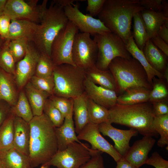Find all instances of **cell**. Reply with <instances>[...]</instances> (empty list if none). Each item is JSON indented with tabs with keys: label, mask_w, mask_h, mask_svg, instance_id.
Wrapping results in <instances>:
<instances>
[{
	"label": "cell",
	"mask_w": 168,
	"mask_h": 168,
	"mask_svg": "<svg viewBox=\"0 0 168 168\" xmlns=\"http://www.w3.org/2000/svg\"><path fill=\"white\" fill-rule=\"evenodd\" d=\"M30 128L28 158L34 168L48 162L58 151L55 128L44 113L34 116L29 123Z\"/></svg>",
	"instance_id": "1"
},
{
	"label": "cell",
	"mask_w": 168,
	"mask_h": 168,
	"mask_svg": "<svg viewBox=\"0 0 168 168\" xmlns=\"http://www.w3.org/2000/svg\"><path fill=\"white\" fill-rule=\"evenodd\" d=\"M144 10L139 0H106L98 16L111 32L119 36L126 44L132 35L134 15Z\"/></svg>",
	"instance_id": "2"
},
{
	"label": "cell",
	"mask_w": 168,
	"mask_h": 168,
	"mask_svg": "<svg viewBox=\"0 0 168 168\" xmlns=\"http://www.w3.org/2000/svg\"><path fill=\"white\" fill-rule=\"evenodd\" d=\"M109 110L110 123L135 129L143 136L158 137V134L153 126L154 115L151 103L127 105L116 104Z\"/></svg>",
	"instance_id": "3"
},
{
	"label": "cell",
	"mask_w": 168,
	"mask_h": 168,
	"mask_svg": "<svg viewBox=\"0 0 168 168\" xmlns=\"http://www.w3.org/2000/svg\"><path fill=\"white\" fill-rule=\"evenodd\" d=\"M114 78L116 93L121 94L127 89L142 87L151 90L152 85L148 82L145 70L136 59L117 57L109 66Z\"/></svg>",
	"instance_id": "4"
},
{
	"label": "cell",
	"mask_w": 168,
	"mask_h": 168,
	"mask_svg": "<svg viewBox=\"0 0 168 168\" xmlns=\"http://www.w3.org/2000/svg\"><path fill=\"white\" fill-rule=\"evenodd\" d=\"M69 20L63 8L52 2L43 15L33 41L40 52L50 57L52 43L59 32L65 28Z\"/></svg>",
	"instance_id": "5"
},
{
	"label": "cell",
	"mask_w": 168,
	"mask_h": 168,
	"mask_svg": "<svg viewBox=\"0 0 168 168\" xmlns=\"http://www.w3.org/2000/svg\"><path fill=\"white\" fill-rule=\"evenodd\" d=\"M53 76L55 83L54 95L73 98L85 92L86 70L64 64L55 67Z\"/></svg>",
	"instance_id": "6"
},
{
	"label": "cell",
	"mask_w": 168,
	"mask_h": 168,
	"mask_svg": "<svg viewBox=\"0 0 168 168\" xmlns=\"http://www.w3.org/2000/svg\"><path fill=\"white\" fill-rule=\"evenodd\" d=\"M93 39L98 47L96 66L99 69L108 70L110 64L116 58L132 57L123 40L115 34L109 32L96 34L94 36Z\"/></svg>",
	"instance_id": "7"
},
{
	"label": "cell",
	"mask_w": 168,
	"mask_h": 168,
	"mask_svg": "<svg viewBox=\"0 0 168 168\" xmlns=\"http://www.w3.org/2000/svg\"><path fill=\"white\" fill-rule=\"evenodd\" d=\"M103 152L92 150L83 143H71L64 150L58 151L44 164L57 168H79L93 155Z\"/></svg>",
	"instance_id": "8"
},
{
	"label": "cell",
	"mask_w": 168,
	"mask_h": 168,
	"mask_svg": "<svg viewBox=\"0 0 168 168\" xmlns=\"http://www.w3.org/2000/svg\"><path fill=\"white\" fill-rule=\"evenodd\" d=\"M78 30L69 21L53 41L51 47L50 58L54 66L68 64L76 66L72 57L73 41Z\"/></svg>",
	"instance_id": "9"
},
{
	"label": "cell",
	"mask_w": 168,
	"mask_h": 168,
	"mask_svg": "<svg viewBox=\"0 0 168 168\" xmlns=\"http://www.w3.org/2000/svg\"><path fill=\"white\" fill-rule=\"evenodd\" d=\"M98 52L97 43L90 34H76L72 50V60L76 66L86 70L96 65Z\"/></svg>",
	"instance_id": "10"
},
{
	"label": "cell",
	"mask_w": 168,
	"mask_h": 168,
	"mask_svg": "<svg viewBox=\"0 0 168 168\" xmlns=\"http://www.w3.org/2000/svg\"><path fill=\"white\" fill-rule=\"evenodd\" d=\"M47 0L41 5H33L23 0H7L4 14L11 19L24 20L38 24L47 8Z\"/></svg>",
	"instance_id": "11"
},
{
	"label": "cell",
	"mask_w": 168,
	"mask_h": 168,
	"mask_svg": "<svg viewBox=\"0 0 168 168\" xmlns=\"http://www.w3.org/2000/svg\"><path fill=\"white\" fill-rule=\"evenodd\" d=\"M65 14L68 20L72 22L82 33L94 36L96 35L111 32L99 19L87 14H84L79 9L78 3L69 5L64 8Z\"/></svg>",
	"instance_id": "12"
},
{
	"label": "cell",
	"mask_w": 168,
	"mask_h": 168,
	"mask_svg": "<svg viewBox=\"0 0 168 168\" xmlns=\"http://www.w3.org/2000/svg\"><path fill=\"white\" fill-rule=\"evenodd\" d=\"M77 136L79 140H84L89 142L92 150L107 153L116 162L122 157L114 147L101 135L98 124L88 123Z\"/></svg>",
	"instance_id": "13"
},
{
	"label": "cell",
	"mask_w": 168,
	"mask_h": 168,
	"mask_svg": "<svg viewBox=\"0 0 168 168\" xmlns=\"http://www.w3.org/2000/svg\"><path fill=\"white\" fill-rule=\"evenodd\" d=\"M40 52L30 42L25 55L16 65L15 82L21 89L35 74V68Z\"/></svg>",
	"instance_id": "14"
},
{
	"label": "cell",
	"mask_w": 168,
	"mask_h": 168,
	"mask_svg": "<svg viewBox=\"0 0 168 168\" xmlns=\"http://www.w3.org/2000/svg\"><path fill=\"white\" fill-rule=\"evenodd\" d=\"M98 128L100 133L113 141L114 148L122 157L126 154L130 147L129 142L131 138L136 136L138 133L133 128L122 130L116 128L109 122L100 124L98 125Z\"/></svg>",
	"instance_id": "15"
},
{
	"label": "cell",
	"mask_w": 168,
	"mask_h": 168,
	"mask_svg": "<svg viewBox=\"0 0 168 168\" xmlns=\"http://www.w3.org/2000/svg\"><path fill=\"white\" fill-rule=\"evenodd\" d=\"M156 142L152 137L144 136L136 141L122 158L136 167L139 168L146 164L148 155Z\"/></svg>",
	"instance_id": "16"
},
{
	"label": "cell",
	"mask_w": 168,
	"mask_h": 168,
	"mask_svg": "<svg viewBox=\"0 0 168 168\" xmlns=\"http://www.w3.org/2000/svg\"><path fill=\"white\" fill-rule=\"evenodd\" d=\"M85 92L88 98L96 103L108 109L117 104V93L95 84L87 77L85 83Z\"/></svg>",
	"instance_id": "17"
},
{
	"label": "cell",
	"mask_w": 168,
	"mask_h": 168,
	"mask_svg": "<svg viewBox=\"0 0 168 168\" xmlns=\"http://www.w3.org/2000/svg\"><path fill=\"white\" fill-rule=\"evenodd\" d=\"M73 109L65 117L64 122L60 127L55 128L58 151L65 150L71 143H82L77 138L73 118Z\"/></svg>",
	"instance_id": "18"
},
{
	"label": "cell",
	"mask_w": 168,
	"mask_h": 168,
	"mask_svg": "<svg viewBox=\"0 0 168 168\" xmlns=\"http://www.w3.org/2000/svg\"><path fill=\"white\" fill-rule=\"evenodd\" d=\"M13 147L28 157L30 128L29 123L14 116Z\"/></svg>",
	"instance_id": "19"
},
{
	"label": "cell",
	"mask_w": 168,
	"mask_h": 168,
	"mask_svg": "<svg viewBox=\"0 0 168 168\" xmlns=\"http://www.w3.org/2000/svg\"><path fill=\"white\" fill-rule=\"evenodd\" d=\"M39 25L28 21L12 19L7 40L24 38L32 42Z\"/></svg>",
	"instance_id": "20"
},
{
	"label": "cell",
	"mask_w": 168,
	"mask_h": 168,
	"mask_svg": "<svg viewBox=\"0 0 168 168\" xmlns=\"http://www.w3.org/2000/svg\"><path fill=\"white\" fill-rule=\"evenodd\" d=\"M73 99L74 124L76 133L78 134L89 123L87 108L88 98L84 92Z\"/></svg>",
	"instance_id": "21"
},
{
	"label": "cell",
	"mask_w": 168,
	"mask_h": 168,
	"mask_svg": "<svg viewBox=\"0 0 168 168\" xmlns=\"http://www.w3.org/2000/svg\"><path fill=\"white\" fill-rule=\"evenodd\" d=\"M140 14L150 39L157 34L163 24L168 27V17L162 12L145 9L140 12Z\"/></svg>",
	"instance_id": "22"
},
{
	"label": "cell",
	"mask_w": 168,
	"mask_h": 168,
	"mask_svg": "<svg viewBox=\"0 0 168 168\" xmlns=\"http://www.w3.org/2000/svg\"><path fill=\"white\" fill-rule=\"evenodd\" d=\"M142 51L151 66L162 74L168 66V56L157 48L150 39L146 42Z\"/></svg>",
	"instance_id": "23"
},
{
	"label": "cell",
	"mask_w": 168,
	"mask_h": 168,
	"mask_svg": "<svg viewBox=\"0 0 168 168\" xmlns=\"http://www.w3.org/2000/svg\"><path fill=\"white\" fill-rule=\"evenodd\" d=\"M0 163L3 168H29L28 157L13 147L0 151Z\"/></svg>",
	"instance_id": "24"
},
{
	"label": "cell",
	"mask_w": 168,
	"mask_h": 168,
	"mask_svg": "<svg viewBox=\"0 0 168 168\" xmlns=\"http://www.w3.org/2000/svg\"><path fill=\"white\" fill-rule=\"evenodd\" d=\"M13 76L0 68V99L11 107L16 103L19 95Z\"/></svg>",
	"instance_id": "25"
},
{
	"label": "cell",
	"mask_w": 168,
	"mask_h": 168,
	"mask_svg": "<svg viewBox=\"0 0 168 168\" xmlns=\"http://www.w3.org/2000/svg\"><path fill=\"white\" fill-rule=\"evenodd\" d=\"M24 91L34 116L42 115L45 102L51 95L37 89L29 81L25 86Z\"/></svg>",
	"instance_id": "26"
},
{
	"label": "cell",
	"mask_w": 168,
	"mask_h": 168,
	"mask_svg": "<svg viewBox=\"0 0 168 168\" xmlns=\"http://www.w3.org/2000/svg\"><path fill=\"white\" fill-rule=\"evenodd\" d=\"M127 50L132 57L137 60L142 66L147 73L148 80L152 85L153 78L157 77L163 78V74L153 68L146 60L142 50L138 48L132 35L125 44Z\"/></svg>",
	"instance_id": "27"
},
{
	"label": "cell",
	"mask_w": 168,
	"mask_h": 168,
	"mask_svg": "<svg viewBox=\"0 0 168 168\" xmlns=\"http://www.w3.org/2000/svg\"><path fill=\"white\" fill-rule=\"evenodd\" d=\"M151 90L142 87L128 88L118 96L117 104L127 105L148 102Z\"/></svg>",
	"instance_id": "28"
},
{
	"label": "cell",
	"mask_w": 168,
	"mask_h": 168,
	"mask_svg": "<svg viewBox=\"0 0 168 168\" xmlns=\"http://www.w3.org/2000/svg\"><path fill=\"white\" fill-rule=\"evenodd\" d=\"M86 77L96 85L116 92V86L113 74L109 70H103L96 65L86 70Z\"/></svg>",
	"instance_id": "29"
},
{
	"label": "cell",
	"mask_w": 168,
	"mask_h": 168,
	"mask_svg": "<svg viewBox=\"0 0 168 168\" xmlns=\"http://www.w3.org/2000/svg\"><path fill=\"white\" fill-rule=\"evenodd\" d=\"M14 116L12 113L0 126V151L13 147Z\"/></svg>",
	"instance_id": "30"
},
{
	"label": "cell",
	"mask_w": 168,
	"mask_h": 168,
	"mask_svg": "<svg viewBox=\"0 0 168 168\" xmlns=\"http://www.w3.org/2000/svg\"><path fill=\"white\" fill-rule=\"evenodd\" d=\"M11 112L28 123L33 118L32 109L24 90L20 92L16 103L11 107Z\"/></svg>",
	"instance_id": "31"
},
{
	"label": "cell",
	"mask_w": 168,
	"mask_h": 168,
	"mask_svg": "<svg viewBox=\"0 0 168 168\" xmlns=\"http://www.w3.org/2000/svg\"><path fill=\"white\" fill-rule=\"evenodd\" d=\"M89 123L99 124L109 122V109L98 105L88 98L87 104Z\"/></svg>",
	"instance_id": "32"
},
{
	"label": "cell",
	"mask_w": 168,
	"mask_h": 168,
	"mask_svg": "<svg viewBox=\"0 0 168 168\" xmlns=\"http://www.w3.org/2000/svg\"><path fill=\"white\" fill-rule=\"evenodd\" d=\"M133 31L132 35L134 42L139 49L143 50L146 42L149 39L140 12L133 16Z\"/></svg>",
	"instance_id": "33"
},
{
	"label": "cell",
	"mask_w": 168,
	"mask_h": 168,
	"mask_svg": "<svg viewBox=\"0 0 168 168\" xmlns=\"http://www.w3.org/2000/svg\"><path fill=\"white\" fill-rule=\"evenodd\" d=\"M167 82L163 78L154 77L152 80L148 102L151 103L168 100Z\"/></svg>",
	"instance_id": "34"
},
{
	"label": "cell",
	"mask_w": 168,
	"mask_h": 168,
	"mask_svg": "<svg viewBox=\"0 0 168 168\" xmlns=\"http://www.w3.org/2000/svg\"><path fill=\"white\" fill-rule=\"evenodd\" d=\"M154 129L160 138L157 141L158 146L163 147L168 145V114L154 116L153 121Z\"/></svg>",
	"instance_id": "35"
},
{
	"label": "cell",
	"mask_w": 168,
	"mask_h": 168,
	"mask_svg": "<svg viewBox=\"0 0 168 168\" xmlns=\"http://www.w3.org/2000/svg\"><path fill=\"white\" fill-rule=\"evenodd\" d=\"M16 62L8 45V40H5L0 50V68L6 72L15 75Z\"/></svg>",
	"instance_id": "36"
},
{
	"label": "cell",
	"mask_w": 168,
	"mask_h": 168,
	"mask_svg": "<svg viewBox=\"0 0 168 168\" xmlns=\"http://www.w3.org/2000/svg\"><path fill=\"white\" fill-rule=\"evenodd\" d=\"M55 66L47 54L40 52L35 70V75L40 77H46L53 75Z\"/></svg>",
	"instance_id": "37"
},
{
	"label": "cell",
	"mask_w": 168,
	"mask_h": 168,
	"mask_svg": "<svg viewBox=\"0 0 168 168\" xmlns=\"http://www.w3.org/2000/svg\"><path fill=\"white\" fill-rule=\"evenodd\" d=\"M7 40L10 51L17 63L24 57L30 42L24 38Z\"/></svg>",
	"instance_id": "38"
},
{
	"label": "cell",
	"mask_w": 168,
	"mask_h": 168,
	"mask_svg": "<svg viewBox=\"0 0 168 168\" xmlns=\"http://www.w3.org/2000/svg\"><path fill=\"white\" fill-rule=\"evenodd\" d=\"M43 112L49 119L55 127H59L63 124L65 117L49 97L45 102Z\"/></svg>",
	"instance_id": "39"
},
{
	"label": "cell",
	"mask_w": 168,
	"mask_h": 168,
	"mask_svg": "<svg viewBox=\"0 0 168 168\" xmlns=\"http://www.w3.org/2000/svg\"><path fill=\"white\" fill-rule=\"evenodd\" d=\"M29 81L37 89L46 92L51 96L54 95L55 83L53 75L46 77H40L35 75Z\"/></svg>",
	"instance_id": "40"
},
{
	"label": "cell",
	"mask_w": 168,
	"mask_h": 168,
	"mask_svg": "<svg viewBox=\"0 0 168 168\" xmlns=\"http://www.w3.org/2000/svg\"><path fill=\"white\" fill-rule=\"evenodd\" d=\"M49 98L65 118L73 109V98L58 96L54 95L51 96Z\"/></svg>",
	"instance_id": "41"
},
{
	"label": "cell",
	"mask_w": 168,
	"mask_h": 168,
	"mask_svg": "<svg viewBox=\"0 0 168 168\" xmlns=\"http://www.w3.org/2000/svg\"><path fill=\"white\" fill-rule=\"evenodd\" d=\"M106 0H87L86 11L92 17L98 16L103 9Z\"/></svg>",
	"instance_id": "42"
},
{
	"label": "cell",
	"mask_w": 168,
	"mask_h": 168,
	"mask_svg": "<svg viewBox=\"0 0 168 168\" xmlns=\"http://www.w3.org/2000/svg\"><path fill=\"white\" fill-rule=\"evenodd\" d=\"M146 164L155 168H168V161L164 159L157 152L153 153Z\"/></svg>",
	"instance_id": "43"
},
{
	"label": "cell",
	"mask_w": 168,
	"mask_h": 168,
	"mask_svg": "<svg viewBox=\"0 0 168 168\" xmlns=\"http://www.w3.org/2000/svg\"><path fill=\"white\" fill-rule=\"evenodd\" d=\"M11 20L7 15L0 16V37L4 40H7L8 37Z\"/></svg>",
	"instance_id": "44"
},
{
	"label": "cell",
	"mask_w": 168,
	"mask_h": 168,
	"mask_svg": "<svg viewBox=\"0 0 168 168\" xmlns=\"http://www.w3.org/2000/svg\"><path fill=\"white\" fill-rule=\"evenodd\" d=\"M101 153L93 155L90 160L79 168H104Z\"/></svg>",
	"instance_id": "45"
},
{
	"label": "cell",
	"mask_w": 168,
	"mask_h": 168,
	"mask_svg": "<svg viewBox=\"0 0 168 168\" xmlns=\"http://www.w3.org/2000/svg\"><path fill=\"white\" fill-rule=\"evenodd\" d=\"M162 0H139L140 4L145 10L162 12Z\"/></svg>",
	"instance_id": "46"
},
{
	"label": "cell",
	"mask_w": 168,
	"mask_h": 168,
	"mask_svg": "<svg viewBox=\"0 0 168 168\" xmlns=\"http://www.w3.org/2000/svg\"><path fill=\"white\" fill-rule=\"evenodd\" d=\"M154 116L168 114V100L151 103Z\"/></svg>",
	"instance_id": "47"
},
{
	"label": "cell",
	"mask_w": 168,
	"mask_h": 168,
	"mask_svg": "<svg viewBox=\"0 0 168 168\" xmlns=\"http://www.w3.org/2000/svg\"><path fill=\"white\" fill-rule=\"evenodd\" d=\"M11 106L0 99V126L11 114Z\"/></svg>",
	"instance_id": "48"
},
{
	"label": "cell",
	"mask_w": 168,
	"mask_h": 168,
	"mask_svg": "<svg viewBox=\"0 0 168 168\" xmlns=\"http://www.w3.org/2000/svg\"><path fill=\"white\" fill-rule=\"evenodd\" d=\"M153 44L168 56V44L161 38L157 34L150 39Z\"/></svg>",
	"instance_id": "49"
},
{
	"label": "cell",
	"mask_w": 168,
	"mask_h": 168,
	"mask_svg": "<svg viewBox=\"0 0 168 168\" xmlns=\"http://www.w3.org/2000/svg\"><path fill=\"white\" fill-rule=\"evenodd\" d=\"M157 34L168 44V27L166 26L165 24L160 26Z\"/></svg>",
	"instance_id": "50"
},
{
	"label": "cell",
	"mask_w": 168,
	"mask_h": 168,
	"mask_svg": "<svg viewBox=\"0 0 168 168\" xmlns=\"http://www.w3.org/2000/svg\"><path fill=\"white\" fill-rule=\"evenodd\" d=\"M86 0H55L52 1L54 4L57 5L61 7L64 8L65 7L69 5H73L74 2L78 1H85Z\"/></svg>",
	"instance_id": "51"
},
{
	"label": "cell",
	"mask_w": 168,
	"mask_h": 168,
	"mask_svg": "<svg viewBox=\"0 0 168 168\" xmlns=\"http://www.w3.org/2000/svg\"><path fill=\"white\" fill-rule=\"evenodd\" d=\"M116 168H137L127 161L122 159L117 162Z\"/></svg>",
	"instance_id": "52"
},
{
	"label": "cell",
	"mask_w": 168,
	"mask_h": 168,
	"mask_svg": "<svg viewBox=\"0 0 168 168\" xmlns=\"http://www.w3.org/2000/svg\"><path fill=\"white\" fill-rule=\"evenodd\" d=\"M162 12L165 16L168 17V2L166 0H162Z\"/></svg>",
	"instance_id": "53"
},
{
	"label": "cell",
	"mask_w": 168,
	"mask_h": 168,
	"mask_svg": "<svg viewBox=\"0 0 168 168\" xmlns=\"http://www.w3.org/2000/svg\"><path fill=\"white\" fill-rule=\"evenodd\" d=\"M7 0H0V16L4 14Z\"/></svg>",
	"instance_id": "54"
},
{
	"label": "cell",
	"mask_w": 168,
	"mask_h": 168,
	"mask_svg": "<svg viewBox=\"0 0 168 168\" xmlns=\"http://www.w3.org/2000/svg\"><path fill=\"white\" fill-rule=\"evenodd\" d=\"M163 79H164L167 83L168 82V66L166 67L164 71L162 73Z\"/></svg>",
	"instance_id": "55"
},
{
	"label": "cell",
	"mask_w": 168,
	"mask_h": 168,
	"mask_svg": "<svg viewBox=\"0 0 168 168\" xmlns=\"http://www.w3.org/2000/svg\"><path fill=\"white\" fill-rule=\"evenodd\" d=\"M5 40L2 39L0 37V50L1 49Z\"/></svg>",
	"instance_id": "56"
},
{
	"label": "cell",
	"mask_w": 168,
	"mask_h": 168,
	"mask_svg": "<svg viewBox=\"0 0 168 168\" xmlns=\"http://www.w3.org/2000/svg\"><path fill=\"white\" fill-rule=\"evenodd\" d=\"M40 168H50V166L45 164H44L41 165Z\"/></svg>",
	"instance_id": "57"
},
{
	"label": "cell",
	"mask_w": 168,
	"mask_h": 168,
	"mask_svg": "<svg viewBox=\"0 0 168 168\" xmlns=\"http://www.w3.org/2000/svg\"><path fill=\"white\" fill-rule=\"evenodd\" d=\"M0 168H3L1 164L0 163Z\"/></svg>",
	"instance_id": "58"
},
{
	"label": "cell",
	"mask_w": 168,
	"mask_h": 168,
	"mask_svg": "<svg viewBox=\"0 0 168 168\" xmlns=\"http://www.w3.org/2000/svg\"><path fill=\"white\" fill-rule=\"evenodd\" d=\"M29 168H32V167H30Z\"/></svg>",
	"instance_id": "59"
}]
</instances>
